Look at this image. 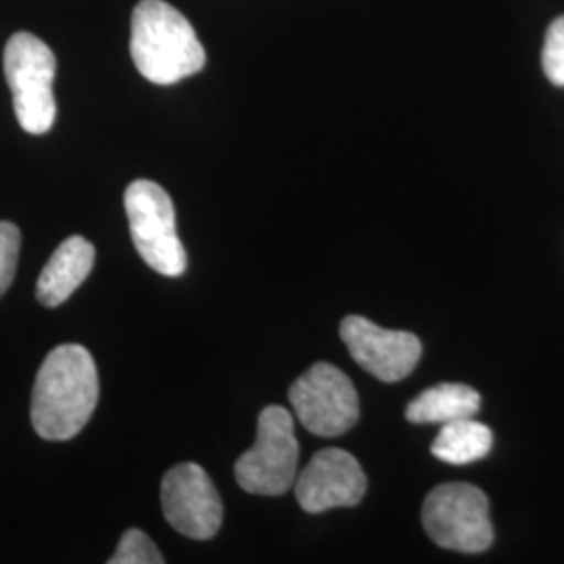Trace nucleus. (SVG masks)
<instances>
[{"instance_id":"f257e3e1","label":"nucleus","mask_w":564,"mask_h":564,"mask_svg":"<svg viewBox=\"0 0 564 564\" xmlns=\"http://www.w3.org/2000/svg\"><path fill=\"white\" fill-rule=\"evenodd\" d=\"M99 403V372L78 343L55 347L42 362L32 389L30 419L48 442L74 440Z\"/></svg>"},{"instance_id":"f03ea898","label":"nucleus","mask_w":564,"mask_h":564,"mask_svg":"<svg viewBox=\"0 0 564 564\" xmlns=\"http://www.w3.org/2000/svg\"><path fill=\"white\" fill-rule=\"evenodd\" d=\"M130 55L147 78L160 86L199 74L205 48L191 21L163 0H141L132 13Z\"/></svg>"},{"instance_id":"7ed1b4c3","label":"nucleus","mask_w":564,"mask_h":564,"mask_svg":"<svg viewBox=\"0 0 564 564\" xmlns=\"http://www.w3.org/2000/svg\"><path fill=\"white\" fill-rule=\"evenodd\" d=\"M2 61L21 128L28 134H46L57 116L53 95L57 61L53 51L39 36L18 32L7 42Z\"/></svg>"},{"instance_id":"20e7f679","label":"nucleus","mask_w":564,"mask_h":564,"mask_svg":"<svg viewBox=\"0 0 564 564\" xmlns=\"http://www.w3.org/2000/svg\"><path fill=\"white\" fill-rule=\"evenodd\" d=\"M300 444L286 408L268 405L258 419V437L235 464V477L247 494L282 496L300 475Z\"/></svg>"},{"instance_id":"39448f33","label":"nucleus","mask_w":564,"mask_h":564,"mask_svg":"<svg viewBox=\"0 0 564 564\" xmlns=\"http://www.w3.org/2000/svg\"><path fill=\"white\" fill-rule=\"evenodd\" d=\"M130 235L142 260L163 276H181L186 251L176 230V212L158 182L134 181L123 195Z\"/></svg>"},{"instance_id":"423d86ee","label":"nucleus","mask_w":564,"mask_h":564,"mask_svg":"<svg viewBox=\"0 0 564 564\" xmlns=\"http://www.w3.org/2000/svg\"><path fill=\"white\" fill-rule=\"evenodd\" d=\"M423 524L429 538L445 550L479 554L494 544L489 500L475 485L435 487L424 500Z\"/></svg>"},{"instance_id":"0eeeda50","label":"nucleus","mask_w":564,"mask_h":564,"mask_svg":"<svg viewBox=\"0 0 564 564\" xmlns=\"http://www.w3.org/2000/svg\"><path fill=\"white\" fill-rule=\"evenodd\" d=\"M289 400L300 423L314 435L337 437L360 419V400L351 379L328 362L314 364L291 384Z\"/></svg>"},{"instance_id":"6e6552de","label":"nucleus","mask_w":564,"mask_h":564,"mask_svg":"<svg viewBox=\"0 0 564 564\" xmlns=\"http://www.w3.org/2000/svg\"><path fill=\"white\" fill-rule=\"evenodd\" d=\"M165 521L191 540H212L223 527L220 494L199 464L170 468L162 481Z\"/></svg>"},{"instance_id":"1a4fd4ad","label":"nucleus","mask_w":564,"mask_h":564,"mask_svg":"<svg viewBox=\"0 0 564 564\" xmlns=\"http://www.w3.org/2000/svg\"><path fill=\"white\" fill-rule=\"evenodd\" d=\"M339 333L351 358L383 383L403 381L423 354V343L416 335L381 328L362 316H347Z\"/></svg>"},{"instance_id":"9d476101","label":"nucleus","mask_w":564,"mask_h":564,"mask_svg":"<svg viewBox=\"0 0 564 564\" xmlns=\"http://www.w3.org/2000/svg\"><path fill=\"white\" fill-rule=\"evenodd\" d=\"M366 475L360 463L345 449L326 447L307 463L295 479V496L305 512L321 514L333 508L362 502Z\"/></svg>"},{"instance_id":"9b49d317","label":"nucleus","mask_w":564,"mask_h":564,"mask_svg":"<svg viewBox=\"0 0 564 564\" xmlns=\"http://www.w3.org/2000/svg\"><path fill=\"white\" fill-rule=\"evenodd\" d=\"M95 258V245L82 237H69L61 242L51 260L42 268L36 282L39 302L46 307H57L67 302L93 272Z\"/></svg>"},{"instance_id":"f8f14e48","label":"nucleus","mask_w":564,"mask_h":564,"mask_svg":"<svg viewBox=\"0 0 564 564\" xmlns=\"http://www.w3.org/2000/svg\"><path fill=\"white\" fill-rule=\"evenodd\" d=\"M481 408V395L460 383L429 387L416 400L408 403L405 419L414 424H445L473 419Z\"/></svg>"},{"instance_id":"ddd939ff","label":"nucleus","mask_w":564,"mask_h":564,"mask_svg":"<svg viewBox=\"0 0 564 564\" xmlns=\"http://www.w3.org/2000/svg\"><path fill=\"white\" fill-rule=\"evenodd\" d=\"M491 445L494 433L489 426L473 419H463L442 424V431L431 445V452L444 463L463 466L485 458L491 452Z\"/></svg>"},{"instance_id":"4468645a","label":"nucleus","mask_w":564,"mask_h":564,"mask_svg":"<svg viewBox=\"0 0 564 564\" xmlns=\"http://www.w3.org/2000/svg\"><path fill=\"white\" fill-rule=\"evenodd\" d=\"M162 552L151 542L141 529H128L121 535L116 554L109 558V564H162Z\"/></svg>"},{"instance_id":"2eb2a0df","label":"nucleus","mask_w":564,"mask_h":564,"mask_svg":"<svg viewBox=\"0 0 564 564\" xmlns=\"http://www.w3.org/2000/svg\"><path fill=\"white\" fill-rule=\"evenodd\" d=\"M542 65L547 80L564 88V15L552 21L545 32Z\"/></svg>"},{"instance_id":"dca6fc26","label":"nucleus","mask_w":564,"mask_h":564,"mask_svg":"<svg viewBox=\"0 0 564 564\" xmlns=\"http://www.w3.org/2000/svg\"><path fill=\"white\" fill-rule=\"evenodd\" d=\"M20 245V228L15 224L0 223V297L15 279Z\"/></svg>"}]
</instances>
